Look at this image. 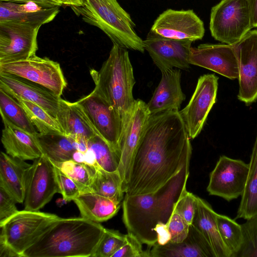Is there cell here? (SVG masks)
I'll return each instance as SVG.
<instances>
[{
	"label": "cell",
	"mask_w": 257,
	"mask_h": 257,
	"mask_svg": "<svg viewBox=\"0 0 257 257\" xmlns=\"http://www.w3.org/2000/svg\"><path fill=\"white\" fill-rule=\"evenodd\" d=\"M0 73L20 77L43 86L61 97L67 82L59 63L36 55L0 64Z\"/></svg>",
	"instance_id": "8"
},
{
	"label": "cell",
	"mask_w": 257,
	"mask_h": 257,
	"mask_svg": "<svg viewBox=\"0 0 257 257\" xmlns=\"http://www.w3.org/2000/svg\"><path fill=\"white\" fill-rule=\"evenodd\" d=\"M44 1L51 2L52 3H53L55 5L60 6V7H61L63 5L61 0H44Z\"/></svg>",
	"instance_id": "48"
},
{
	"label": "cell",
	"mask_w": 257,
	"mask_h": 257,
	"mask_svg": "<svg viewBox=\"0 0 257 257\" xmlns=\"http://www.w3.org/2000/svg\"><path fill=\"white\" fill-rule=\"evenodd\" d=\"M233 45L239 70L237 98L249 105L257 99V30L250 31Z\"/></svg>",
	"instance_id": "16"
},
{
	"label": "cell",
	"mask_w": 257,
	"mask_h": 257,
	"mask_svg": "<svg viewBox=\"0 0 257 257\" xmlns=\"http://www.w3.org/2000/svg\"><path fill=\"white\" fill-rule=\"evenodd\" d=\"M59 193L55 166L43 154L34 160L30 169L24 209L39 211Z\"/></svg>",
	"instance_id": "13"
},
{
	"label": "cell",
	"mask_w": 257,
	"mask_h": 257,
	"mask_svg": "<svg viewBox=\"0 0 257 257\" xmlns=\"http://www.w3.org/2000/svg\"><path fill=\"white\" fill-rule=\"evenodd\" d=\"M57 181L60 193L66 201H73L81 193L79 185L72 179L64 174L59 168L55 166Z\"/></svg>",
	"instance_id": "38"
},
{
	"label": "cell",
	"mask_w": 257,
	"mask_h": 257,
	"mask_svg": "<svg viewBox=\"0 0 257 257\" xmlns=\"http://www.w3.org/2000/svg\"><path fill=\"white\" fill-rule=\"evenodd\" d=\"M216 222L220 236L232 253L231 257L238 251L242 243L241 224L229 217L218 214Z\"/></svg>",
	"instance_id": "35"
},
{
	"label": "cell",
	"mask_w": 257,
	"mask_h": 257,
	"mask_svg": "<svg viewBox=\"0 0 257 257\" xmlns=\"http://www.w3.org/2000/svg\"><path fill=\"white\" fill-rule=\"evenodd\" d=\"M59 217L54 214L39 211H18L0 223V242L23 257L24 251Z\"/></svg>",
	"instance_id": "6"
},
{
	"label": "cell",
	"mask_w": 257,
	"mask_h": 257,
	"mask_svg": "<svg viewBox=\"0 0 257 257\" xmlns=\"http://www.w3.org/2000/svg\"><path fill=\"white\" fill-rule=\"evenodd\" d=\"M56 118L64 134L76 141L87 142L98 135L76 101L71 102L61 98Z\"/></svg>",
	"instance_id": "25"
},
{
	"label": "cell",
	"mask_w": 257,
	"mask_h": 257,
	"mask_svg": "<svg viewBox=\"0 0 257 257\" xmlns=\"http://www.w3.org/2000/svg\"><path fill=\"white\" fill-rule=\"evenodd\" d=\"M155 231L157 236L156 244L164 245L170 241L171 235L168 229V224L160 223L157 225Z\"/></svg>",
	"instance_id": "43"
},
{
	"label": "cell",
	"mask_w": 257,
	"mask_h": 257,
	"mask_svg": "<svg viewBox=\"0 0 257 257\" xmlns=\"http://www.w3.org/2000/svg\"><path fill=\"white\" fill-rule=\"evenodd\" d=\"M63 5L66 6H81L83 0H61Z\"/></svg>",
	"instance_id": "47"
},
{
	"label": "cell",
	"mask_w": 257,
	"mask_h": 257,
	"mask_svg": "<svg viewBox=\"0 0 257 257\" xmlns=\"http://www.w3.org/2000/svg\"><path fill=\"white\" fill-rule=\"evenodd\" d=\"M15 99L24 109L39 133L64 134L58 120L42 107L24 99Z\"/></svg>",
	"instance_id": "32"
},
{
	"label": "cell",
	"mask_w": 257,
	"mask_h": 257,
	"mask_svg": "<svg viewBox=\"0 0 257 257\" xmlns=\"http://www.w3.org/2000/svg\"><path fill=\"white\" fill-rule=\"evenodd\" d=\"M90 73L95 84L92 92L113 108L123 123L136 100L133 94L136 81L128 51L113 44L99 71L91 69Z\"/></svg>",
	"instance_id": "4"
},
{
	"label": "cell",
	"mask_w": 257,
	"mask_h": 257,
	"mask_svg": "<svg viewBox=\"0 0 257 257\" xmlns=\"http://www.w3.org/2000/svg\"><path fill=\"white\" fill-rule=\"evenodd\" d=\"M32 164L3 152L0 155V186L6 189L17 203L24 202L27 179Z\"/></svg>",
	"instance_id": "24"
},
{
	"label": "cell",
	"mask_w": 257,
	"mask_h": 257,
	"mask_svg": "<svg viewBox=\"0 0 257 257\" xmlns=\"http://www.w3.org/2000/svg\"><path fill=\"white\" fill-rule=\"evenodd\" d=\"M0 2H12L18 4H26L33 2L43 7H53L57 6L53 3L44 0H0Z\"/></svg>",
	"instance_id": "45"
},
{
	"label": "cell",
	"mask_w": 257,
	"mask_h": 257,
	"mask_svg": "<svg viewBox=\"0 0 257 257\" xmlns=\"http://www.w3.org/2000/svg\"><path fill=\"white\" fill-rule=\"evenodd\" d=\"M99 223L83 218L55 220L23 257L92 256L104 232Z\"/></svg>",
	"instance_id": "3"
},
{
	"label": "cell",
	"mask_w": 257,
	"mask_h": 257,
	"mask_svg": "<svg viewBox=\"0 0 257 257\" xmlns=\"http://www.w3.org/2000/svg\"><path fill=\"white\" fill-rule=\"evenodd\" d=\"M126 242L112 257H150V250H143L142 243L132 233L125 234Z\"/></svg>",
	"instance_id": "40"
},
{
	"label": "cell",
	"mask_w": 257,
	"mask_h": 257,
	"mask_svg": "<svg viewBox=\"0 0 257 257\" xmlns=\"http://www.w3.org/2000/svg\"><path fill=\"white\" fill-rule=\"evenodd\" d=\"M96 173L89 187L91 192L121 202L124 193L122 181L118 171L108 172L95 164Z\"/></svg>",
	"instance_id": "30"
},
{
	"label": "cell",
	"mask_w": 257,
	"mask_h": 257,
	"mask_svg": "<svg viewBox=\"0 0 257 257\" xmlns=\"http://www.w3.org/2000/svg\"><path fill=\"white\" fill-rule=\"evenodd\" d=\"M4 127L1 141L6 153L23 160H34L43 154L36 135L30 133L2 118Z\"/></svg>",
	"instance_id": "23"
},
{
	"label": "cell",
	"mask_w": 257,
	"mask_h": 257,
	"mask_svg": "<svg viewBox=\"0 0 257 257\" xmlns=\"http://www.w3.org/2000/svg\"><path fill=\"white\" fill-rule=\"evenodd\" d=\"M162 77L147 103L151 115L170 110H178L185 99L181 86V72L173 68L161 71Z\"/></svg>",
	"instance_id": "20"
},
{
	"label": "cell",
	"mask_w": 257,
	"mask_h": 257,
	"mask_svg": "<svg viewBox=\"0 0 257 257\" xmlns=\"http://www.w3.org/2000/svg\"><path fill=\"white\" fill-rule=\"evenodd\" d=\"M150 31L165 38L194 41L203 38L205 29L193 10L168 9L156 19Z\"/></svg>",
	"instance_id": "17"
},
{
	"label": "cell",
	"mask_w": 257,
	"mask_h": 257,
	"mask_svg": "<svg viewBox=\"0 0 257 257\" xmlns=\"http://www.w3.org/2000/svg\"><path fill=\"white\" fill-rule=\"evenodd\" d=\"M16 203L15 198L0 186V223L19 211L16 206Z\"/></svg>",
	"instance_id": "42"
},
{
	"label": "cell",
	"mask_w": 257,
	"mask_h": 257,
	"mask_svg": "<svg viewBox=\"0 0 257 257\" xmlns=\"http://www.w3.org/2000/svg\"><path fill=\"white\" fill-rule=\"evenodd\" d=\"M41 27L20 22H0V64L27 59L35 55Z\"/></svg>",
	"instance_id": "10"
},
{
	"label": "cell",
	"mask_w": 257,
	"mask_h": 257,
	"mask_svg": "<svg viewBox=\"0 0 257 257\" xmlns=\"http://www.w3.org/2000/svg\"><path fill=\"white\" fill-rule=\"evenodd\" d=\"M53 164L67 176L75 181L81 188L82 192L90 191L89 187L96 173L95 165L86 163L77 162L73 160Z\"/></svg>",
	"instance_id": "34"
},
{
	"label": "cell",
	"mask_w": 257,
	"mask_h": 257,
	"mask_svg": "<svg viewBox=\"0 0 257 257\" xmlns=\"http://www.w3.org/2000/svg\"><path fill=\"white\" fill-rule=\"evenodd\" d=\"M71 8L84 22L102 31L113 44L144 53L143 40L136 32L135 23L117 0H83L81 6Z\"/></svg>",
	"instance_id": "5"
},
{
	"label": "cell",
	"mask_w": 257,
	"mask_h": 257,
	"mask_svg": "<svg viewBox=\"0 0 257 257\" xmlns=\"http://www.w3.org/2000/svg\"><path fill=\"white\" fill-rule=\"evenodd\" d=\"M241 224L242 243L233 257H257V216Z\"/></svg>",
	"instance_id": "37"
},
{
	"label": "cell",
	"mask_w": 257,
	"mask_h": 257,
	"mask_svg": "<svg viewBox=\"0 0 257 257\" xmlns=\"http://www.w3.org/2000/svg\"><path fill=\"white\" fill-rule=\"evenodd\" d=\"M36 138L43 154L53 163L72 160L78 151L76 141L64 134L38 133Z\"/></svg>",
	"instance_id": "28"
},
{
	"label": "cell",
	"mask_w": 257,
	"mask_h": 257,
	"mask_svg": "<svg viewBox=\"0 0 257 257\" xmlns=\"http://www.w3.org/2000/svg\"><path fill=\"white\" fill-rule=\"evenodd\" d=\"M190 163L156 191L125 195L122 202L123 222L128 232L142 243L153 246L157 242L155 231L160 223L168 224L175 204L186 190Z\"/></svg>",
	"instance_id": "2"
},
{
	"label": "cell",
	"mask_w": 257,
	"mask_h": 257,
	"mask_svg": "<svg viewBox=\"0 0 257 257\" xmlns=\"http://www.w3.org/2000/svg\"><path fill=\"white\" fill-rule=\"evenodd\" d=\"M73 201L82 217L98 223L114 216L119 210L121 202L91 191L82 192Z\"/></svg>",
	"instance_id": "27"
},
{
	"label": "cell",
	"mask_w": 257,
	"mask_h": 257,
	"mask_svg": "<svg viewBox=\"0 0 257 257\" xmlns=\"http://www.w3.org/2000/svg\"><path fill=\"white\" fill-rule=\"evenodd\" d=\"M59 6L43 7L30 2H0V22H15L42 26L53 21L60 12Z\"/></svg>",
	"instance_id": "22"
},
{
	"label": "cell",
	"mask_w": 257,
	"mask_h": 257,
	"mask_svg": "<svg viewBox=\"0 0 257 257\" xmlns=\"http://www.w3.org/2000/svg\"><path fill=\"white\" fill-rule=\"evenodd\" d=\"M235 219H250L257 216V134L252 148L244 190Z\"/></svg>",
	"instance_id": "29"
},
{
	"label": "cell",
	"mask_w": 257,
	"mask_h": 257,
	"mask_svg": "<svg viewBox=\"0 0 257 257\" xmlns=\"http://www.w3.org/2000/svg\"><path fill=\"white\" fill-rule=\"evenodd\" d=\"M76 102L97 134L120 155L118 143L123 122L119 114L104 100L92 92Z\"/></svg>",
	"instance_id": "14"
},
{
	"label": "cell",
	"mask_w": 257,
	"mask_h": 257,
	"mask_svg": "<svg viewBox=\"0 0 257 257\" xmlns=\"http://www.w3.org/2000/svg\"><path fill=\"white\" fill-rule=\"evenodd\" d=\"M150 257H216L209 242L192 224L182 241L155 244L150 250Z\"/></svg>",
	"instance_id": "21"
},
{
	"label": "cell",
	"mask_w": 257,
	"mask_h": 257,
	"mask_svg": "<svg viewBox=\"0 0 257 257\" xmlns=\"http://www.w3.org/2000/svg\"><path fill=\"white\" fill-rule=\"evenodd\" d=\"M249 7L253 28L257 27V0H246Z\"/></svg>",
	"instance_id": "44"
},
{
	"label": "cell",
	"mask_w": 257,
	"mask_h": 257,
	"mask_svg": "<svg viewBox=\"0 0 257 257\" xmlns=\"http://www.w3.org/2000/svg\"><path fill=\"white\" fill-rule=\"evenodd\" d=\"M190 225L178 213L173 212L168 223L171 242H180L187 237Z\"/></svg>",
	"instance_id": "41"
},
{
	"label": "cell",
	"mask_w": 257,
	"mask_h": 257,
	"mask_svg": "<svg viewBox=\"0 0 257 257\" xmlns=\"http://www.w3.org/2000/svg\"><path fill=\"white\" fill-rule=\"evenodd\" d=\"M193 42L165 38L150 31L143 44L154 63L162 71L173 68L189 69L188 58Z\"/></svg>",
	"instance_id": "15"
},
{
	"label": "cell",
	"mask_w": 257,
	"mask_h": 257,
	"mask_svg": "<svg viewBox=\"0 0 257 257\" xmlns=\"http://www.w3.org/2000/svg\"><path fill=\"white\" fill-rule=\"evenodd\" d=\"M0 256L1 257H20L10 247L5 243L0 242Z\"/></svg>",
	"instance_id": "46"
},
{
	"label": "cell",
	"mask_w": 257,
	"mask_h": 257,
	"mask_svg": "<svg viewBox=\"0 0 257 257\" xmlns=\"http://www.w3.org/2000/svg\"><path fill=\"white\" fill-rule=\"evenodd\" d=\"M252 28L246 0H221L211 9L209 29L217 41L234 45Z\"/></svg>",
	"instance_id": "7"
},
{
	"label": "cell",
	"mask_w": 257,
	"mask_h": 257,
	"mask_svg": "<svg viewBox=\"0 0 257 257\" xmlns=\"http://www.w3.org/2000/svg\"><path fill=\"white\" fill-rule=\"evenodd\" d=\"M0 88L15 98L33 102L56 117L61 97L46 88L25 79L0 73Z\"/></svg>",
	"instance_id": "19"
},
{
	"label": "cell",
	"mask_w": 257,
	"mask_h": 257,
	"mask_svg": "<svg viewBox=\"0 0 257 257\" xmlns=\"http://www.w3.org/2000/svg\"><path fill=\"white\" fill-rule=\"evenodd\" d=\"M150 115L147 103L137 99L123 121L118 143L120 159L117 171L122 179L124 193L133 159Z\"/></svg>",
	"instance_id": "9"
},
{
	"label": "cell",
	"mask_w": 257,
	"mask_h": 257,
	"mask_svg": "<svg viewBox=\"0 0 257 257\" xmlns=\"http://www.w3.org/2000/svg\"><path fill=\"white\" fill-rule=\"evenodd\" d=\"M179 111L150 115L133 159L125 195L154 192L190 163V138Z\"/></svg>",
	"instance_id": "1"
},
{
	"label": "cell",
	"mask_w": 257,
	"mask_h": 257,
	"mask_svg": "<svg viewBox=\"0 0 257 257\" xmlns=\"http://www.w3.org/2000/svg\"><path fill=\"white\" fill-rule=\"evenodd\" d=\"M248 172V164L221 156L210 174L207 191L227 201L236 199L243 193Z\"/></svg>",
	"instance_id": "12"
},
{
	"label": "cell",
	"mask_w": 257,
	"mask_h": 257,
	"mask_svg": "<svg viewBox=\"0 0 257 257\" xmlns=\"http://www.w3.org/2000/svg\"><path fill=\"white\" fill-rule=\"evenodd\" d=\"M188 61L190 65L206 68L230 79L239 77L233 45L203 44L191 47Z\"/></svg>",
	"instance_id": "18"
},
{
	"label": "cell",
	"mask_w": 257,
	"mask_h": 257,
	"mask_svg": "<svg viewBox=\"0 0 257 257\" xmlns=\"http://www.w3.org/2000/svg\"><path fill=\"white\" fill-rule=\"evenodd\" d=\"M0 113L2 118L6 119L15 125L35 135L38 133L18 101L1 88Z\"/></svg>",
	"instance_id": "31"
},
{
	"label": "cell",
	"mask_w": 257,
	"mask_h": 257,
	"mask_svg": "<svg viewBox=\"0 0 257 257\" xmlns=\"http://www.w3.org/2000/svg\"><path fill=\"white\" fill-rule=\"evenodd\" d=\"M125 242V234L105 228L92 257H112Z\"/></svg>",
	"instance_id": "36"
},
{
	"label": "cell",
	"mask_w": 257,
	"mask_h": 257,
	"mask_svg": "<svg viewBox=\"0 0 257 257\" xmlns=\"http://www.w3.org/2000/svg\"><path fill=\"white\" fill-rule=\"evenodd\" d=\"M197 196L185 190L175 205L174 211L180 214L189 224L192 223Z\"/></svg>",
	"instance_id": "39"
},
{
	"label": "cell",
	"mask_w": 257,
	"mask_h": 257,
	"mask_svg": "<svg viewBox=\"0 0 257 257\" xmlns=\"http://www.w3.org/2000/svg\"><path fill=\"white\" fill-rule=\"evenodd\" d=\"M218 78L213 74L201 76L188 104L179 111L189 137L195 139L202 131L216 102Z\"/></svg>",
	"instance_id": "11"
},
{
	"label": "cell",
	"mask_w": 257,
	"mask_h": 257,
	"mask_svg": "<svg viewBox=\"0 0 257 257\" xmlns=\"http://www.w3.org/2000/svg\"><path fill=\"white\" fill-rule=\"evenodd\" d=\"M217 213L204 200L197 197L192 224L204 236L216 257H231L232 253L223 242L218 228Z\"/></svg>",
	"instance_id": "26"
},
{
	"label": "cell",
	"mask_w": 257,
	"mask_h": 257,
	"mask_svg": "<svg viewBox=\"0 0 257 257\" xmlns=\"http://www.w3.org/2000/svg\"><path fill=\"white\" fill-rule=\"evenodd\" d=\"M87 145L100 168L108 172L118 170L120 155L102 138L96 135L88 140Z\"/></svg>",
	"instance_id": "33"
}]
</instances>
